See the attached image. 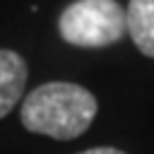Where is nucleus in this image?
I'll list each match as a JSON object with an SVG mask.
<instances>
[{"mask_svg":"<svg viewBox=\"0 0 154 154\" xmlns=\"http://www.w3.org/2000/svg\"><path fill=\"white\" fill-rule=\"evenodd\" d=\"M26 63L14 51H0V118H5L24 94Z\"/></svg>","mask_w":154,"mask_h":154,"instance_id":"nucleus-3","label":"nucleus"},{"mask_svg":"<svg viewBox=\"0 0 154 154\" xmlns=\"http://www.w3.org/2000/svg\"><path fill=\"white\" fill-rule=\"evenodd\" d=\"M58 31L70 46L103 48L125 36V10L118 0H75L60 12Z\"/></svg>","mask_w":154,"mask_h":154,"instance_id":"nucleus-2","label":"nucleus"},{"mask_svg":"<svg viewBox=\"0 0 154 154\" xmlns=\"http://www.w3.org/2000/svg\"><path fill=\"white\" fill-rule=\"evenodd\" d=\"M125 26L132 43L154 58V0H130L125 10Z\"/></svg>","mask_w":154,"mask_h":154,"instance_id":"nucleus-4","label":"nucleus"},{"mask_svg":"<svg viewBox=\"0 0 154 154\" xmlns=\"http://www.w3.org/2000/svg\"><path fill=\"white\" fill-rule=\"evenodd\" d=\"M22 125L53 140H75L91 125L96 99L75 82H46L22 101Z\"/></svg>","mask_w":154,"mask_h":154,"instance_id":"nucleus-1","label":"nucleus"},{"mask_svg":"<svg viewBox=\"0 0 154 154\" xmlns=\"http://www.w3.org/2000/svg\"><path fill=\"white\" fill-rule=\"evenodd\" d=\"M79 154H125L116 147H94V149H87V152H79Z\"/></svg>","mask_w":154,"mask_h":154,"instance_id":"nucleus-5","label":"nucleus"}]
</instances>
